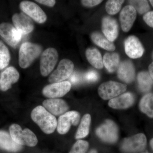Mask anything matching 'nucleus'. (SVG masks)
Here are the masks:
<instances>
[{"label": "nucleus", "mask_w": 153, "mask_h": 153, "mask_svg": "<svg viewBox=\"0 0 153 153\" xmlns=\"http://www.w3.org/2000/svg\"><path fill=\"white\" fill-rule=\"evenodd\" d=\"M31 118L45 133L51 134L57 128V120L55 116L44 107L39 105L33 109Z\"/></svg>", "instance_id": "f257e3e1"}, {"label": "nucleus", "mask_w": 153, "mask_h": 153, "mask_svg": "<svg viewBox=\"0 0 153 153\" xmlns=\"http://www.w3.org/2000/svg\"><path fill=\"white\" fill-rule=\"evenodd\" d=\"M42 48L38 44L25 42L21 46L19 52V65L21 68H28L40 55Z\"/></svg>", "instance_id": "f03ea898"}, {"label": "nucleus", "mask_w": 153, "mask_h": 153, "mask_svg": "<svg viewBox=\"0 0 153 153\" xmlns=\"http://www.w3.org/2000/svg\"><path fill=\"white\" fill-rule=\"evenodd\" d=\"M9 129L12 139L18 144L34 147L38 143L37 137L29 128L23 130L19 125L13 124Z\"/></svg>", "instance_id": "7ed1b4c3"}, {"label": "nucleus", "mask_w": 153, "mask_h": 153, "mask_svg": "<svg viewBox=\"0 0 153 153\" xmlns=\"http://www.w3.org/2000/svg\"><path fill=\"white\" fill-rule=\"evenodd\" d=\"M127 85L114 81L105 82L98 88L99 95L104 100H111L124 93Z\"/></svg>", "instance_id": "20e7f679"}, {"label": "nucleus", "mask_w": 153, "mask_h": 153, "mask_svg": "<svg viewBox=\"0 0 153 153\" xmlns=\"http://www.w3.org/2000/svg\"><path fill=\"white\" fill-rule=\"evenodd\" d=\"M97 135L105 142L113 143L117 140L119 130L114 122L110 120H105L97 129Z\"/></svg>", "instance_id": "39448f33"}, {"label": "nucleus", "mask_w": 153, "mask_h": 153, "mask_svg": "<svg viewBox=\"0 0 153 153\" xmlns=\"http://www.w3.org/2000/svg\"><path fill=\"white\" fill-rule=\"evenodd\" d=\"M74 68V63L71 60L63 59L60 61L56 70L49 76V82L53 83L64 81L71 76Z\"/></svg>", "instance_id": "423d86ee"}, {"label": "nucleus", "mask_w": 153, "mask_h": 153, "mask_svg": "<svg viewBox=\"0 0 153 153\" xmlns=\"http://www.w3.org/2000/svg\"><path fill=\"white\" fill-rule=\"evenodd\" d=\"M58 59V52L55 48H49L43 52L40 60V71L42 76H48L52 72Z\"/></svg>", "instance_id": "0eeeda50"}, {"label": "nucleus", "mask_w": 153, "mask_h": 153, "mask_svg": "<svg viewBox=\"0 0 153 153\" xmlns=\"http://www.w3.org/2000/svg\"><path fill=\"white\" fill-rule=\"evenodd\" d=\"M146 145V137L144 134L139 133L124 140L121 148L126 152L137 153L144 150Z\"/></svg>", "instance_id": "6e6552de"}, {"label": "nucleus", "mask_w": 153, "mask_h": 153, "mask_svg": "<svg viewBox=\"0 0 153 153\" xmlns=\"http://www.w3.org/2000/svg\"><path fill=\"white\" fill-rule=\"evenodd\" d=\"M80 114L76 111H67L60 116L57 121V131L60 134L67 133L71 125L76 126L80 120Z\"/></svg>", "instance_id": "1a4fd4ad"}, {"label": "nucleus", "mask_w": 153, "mask_h": 153, "mask_svg": "<svg viewBox=\"0 0 153 153\" xmlns=\"http://www.w3.org/2000/svg\"><path fill=\"white\" fill-rule=\"evenodd\" d=\"M71 84L68 81L51 83L43 88V95L49 98H58L66 95L71 89Z\"/></svg>", "instance_id": "9d476101"}, {"label": "nucleus", "mask_w": 153, "mask_h": 153, "mask_svg": "<svg viewBox=\"0 0 153 153\" xmlns=\"http://www.w3.org/2000/svg\"><path fill=\"white\" fill-rule=\"evenodd\" d=\"M20 7L24 13L39 24H43L47 21L46 13L36 3L30 1H23L20 3Z\"/></svg>", "instance_id": "9b49d317"}, {"label": "nucleus", "mask_w": 153, "mask_h": 153, "mask_svg": "<svg viewBox=\"0 0 153 153\" xmlns=\"http://www.w3.org/2000/svg\"><path fill=\"white\" fill-rule=\"evenodd\" d=\"M0 35L8 45L13 47L19 44L22 36V33L8 23L0 24Z\"/></svg>", "instance_id": "f8f14e48"}, {"label": "nucleus", "mask_w": 153, "mask_h": 153, "mask_svg": "<svg viewBox=\"0 0 153 153\" xmlns=\"http://www.w3.org/2000/svg\"><path fill=\"white\" fill-rule=\"evenodd\" d=\"M126 55L132 59L140 58L143 55L145 49L141 42L136 36H129L124 42Z\"/></svg>", "instance_id": "ddd939ff"}, {"label": "nucleus", "mask_w": 153, "mask_h": 153, "mask_svg": "<svg viewBox=\"0 0 153 153\" xmlns=\"http://www.w3.org/2000/svg\"><path fill=\"white\" fill-rule=\"evenodd\" d=\"M12 21L15 28L22 35L29 34L34 30L33 20L24 13L14 14L12 17Z\"/></svg>", "instance_id": "4468645a"}, {"label": "nucleus", "mask_w": 153, "mask_h": 153, "mask_svg": "<svg viewBox=\"0 0 153 153\" xmlns=\"http://www.w3.org/2000/svg\"><path fill=\"white\" fill-rule=\"evenodd\" d=\"M43 107L54 116H61L67 112L69 106L65 100L58 98H49L43 102Z\"/></svg>", "instance_id": "2eb2a0df"}, {"label": "nucleus", "mask_w": 153, "mask_h": 153, "mask_svg": "<svg viewBox=\"0 0 153 153\" xmlns=\"http://www.w3.org/2000/svg\"><path fill=\"white\" fill-rule=\"evenodd\" d=\"M102 30L108 40L111 42L114 41L119 34L118 25L116 20L108 16L103 17L102 21Z\"/></svg>", "instance_id": "dca6fc26"}, {"label": "nucleus", "mask_w": 153, "mask_h": 153, "mask_svg": "<svg viewBox=\"0 0 153 153\" xmlns=\"http://www.w3.org/2000/svg\"><path fill=\"white\" fill-rule=\"evenodd\" d=\"M137 18V11L132 6L128 5L124 7L120 15L121 26L124 32L131 30Z\"/></svg>", "instance_id": "f3484780"}, {"label": "nucleus", "mask_w": 153, "mask_h": 153, "mask_svg": "<svg viewBox=\"0 0 153 153\" xmlns=\"http://www.w3.org/2000/svg\"><path fill=\"white\" fill-rule=\"evenodd\" d=\"M20 74L14 67H9L3 71L0 79V88L6 91L12 87V85L19 80Z\"/></svg>", "instance_id": "a211bd4d"}, {"label": "nucleus", "mask_w": 153, "mask_h": 153, "mask_svg": "<svg viewBox=\"0 0 153 153\" xmlns=\"http://www.w3.org/2000/svg\"><path fill=\"white\" fill-rule=\"evenodd\" d=\"M117 76L122 81L126 83H131L134 79L135 69L134 64L130 60L123 61L117 68Z\"/></svg>", "instance_id": "6ab92c4d"}, {"label": "nucleus", "mask_w": 153, "mask_h": 153, "mask_svg": "<svg viewBox=\"0 0 153 153\" xmlns=\"http://www.w3.org/2000/svg\"><path fill=\"white\" fill-rule=\"evenodd\" d=\"M134 102L133 94L131 92H126L110 100L108 105L114 109H124L132 106Z\"/></svg>", "instance_id": "aec40b11"}, {"label": "nucleus", "mask_w": 153, "mask_h": 153, "mask_svg": "<svg viewBox=\"0 0 153 153\" xmlns=\"http://www.w3.org/2000/svg\"><path fill=\"white\" fill-rule=\"evenodd\" d=\"M0 148L11 152H17L22 149V146L15 142L8 133L0 130Z\"/></svg>", "instance_id": "412c9836"}, {"label": "nucleus", "mask_w": 153, "mask_h": 153, "mask_svg": "<svg viewBox=\"0 0 153 153\" xmlns=\"http://www.w3.org/2000/svg\"><path fill=\"white\" fill-rule=\"evenodd\" d=\"M102 61L103 65L110 73L117 70L120 64L119 55L116 52H107L103 56Z\"/></svg>", "instance_id": "4be33fe9"}, {"label": "nucleus", "mask_w": 153, "mask_h": 153, "mask_svg": "<svg viewBox=\"0 0 153 153\" xmlns=\"http://www.w3.org/2000/svg\"><path fill=\"white\" fill-rule=\"evenodd\" d=\"M85 55L88 61L94 67L97 69L103 68L104 65L101 54L97 49L88 48L85 52Z\"/></svg>", "instance_id": "5701e85b"}, {"label": "nucleus", "mask_w": 153, "mask_h": 153, "mask_svg": "<svg viewBox=\"0 0 153 153\" xmlns=\"http://www.w3.org/2000/svg\"><path fill=\"white\" fill-rule=\"evenodd\" d=\"M139 88L141 91L147 92L149 91L153 86V79L148 71H142L137 75Z\"/></svg>", "instance_id": "b1692460"}, {"label": "nucleus", "mask_w": 153, "mask_h": 153, "mask_svg": "<svg viewBox=\"0 0 153 153\" xmlns=\"http://www.w3.org/2000/svg\"><path fill=\"white\" fill-rule=\"evenodd\" d=\"M91 40L94 43L102 49L113 52L115 49L114 44L111 42L103 35L98 32H94L91 36Z\"/></svg>", "instance_id": "393cba45"}, {"label": "nucleus", "mask_w": 153, "mask_h": 153, "mask_svg": "<svg viewBox=\"0 0 153 153\" xmlns=\"http://www.w3.org/2000/svg\"><path fill=\"white\" fill-rule=\"evenodd\" d=\"M139 108L142 112L153 118V93H147L143 96L140 102Z\"/></svg>", "instance_id": "a878e982"}, {"label": "nucleus", "mask_w": 153, "mask_h": 153, "mask_svg": "<svg viewBox=\"0 0 153 153\" xmlns=\"http://www.w3.org/2000/svg\"><path fill=\"white\" fill-rule=\"evenodd\" d=\"M91 122V117L90 114H87L82 117L75 134L76 139H81L87 136L89 134Z\"/></svg>", "instance_id": "bb28decb"}, {"label": "nucleus", "mask_w": 153, "mask_h": 153, "mask_svg": "<svg viewBox=\"0 0 153 153\" xmlns=\"http://www.w3.org/2000/svg\"><path fill=\"white\" fill-rule=\"evenodd\" d=\"M10 55L7 47L0 40V69H3L9 65Z\"/></svg>", "instance_id": "cd10ccee"}, {"label": "nucleus", "mask_w": 153, "mask_h": 153, "mask_svg": "<svg viewBox=\"0 0 153 153\" xmlns=\"http://www.w3.org/2000/svg\"><path fill=\"white\" fill-rule=\"evenodd\" d=\"M130 5L135 9L137 12L143 15L149 12L150 9L149 4L147 1L139 0V1H128Z\"/></svg>", "instance_id": "c85d7f7f"}, {"label": "nucleus", "mask_w": 153, "mask_h": 153, "mask_svg": "<svg viewBox=\"0 0 153 153\" xmlns=\"http://www.w3.org/2000/svg\"><path fill=\"white\" fill-rule=\"evenodd\" d=\"M123 0H109L105 4V10L109 15H114L117 13L121 8L122 5L124 2Z\"/></svg>", "instance_id": "c756f323"}, {"label": "nucleus", "mask_w": 153, "mask_h": 153, "mask_svg": "<svg viewBox=\"0 0 153 153\" xmlns=\"http://www.w3.org/2000/svg\"><path fill=\"white\" fill-rule=\"evenodd\" d=\"M89 147L88 142L79 140L73 145L69 153H85Z\"/></svg>", "instance_id": "7c9ffc66"}, {"label": "nucleus", "mask_w": 153, "mask_h": 153, "mask_svg": "<svg viewBox=\"0 0 153 153\" xmlns=\"http://www.w3.org/2000/svg\"><path fill=\"white\" fill-rule=\"evenodd\" d=\"M85 79L89 82H95L99 78L98 73L94 70L88 71L85 75Z\"/></svg>", "instance_id": "2f4dec72"}, {"label": "nucleus", "mask_w": 153, "mask_h": 153, "mask_svg": "<svg viewBox=\"0 0 153 153\" xmlns=\"http://www.w3.org/2000/svg\"><path fill=\"white\" fill-rule=\"evenodd\" d=\"M143 19L148 26L153 28V11H149L144 14Z\"/></svg>", "instance_id": "473e14b6"}, {"label": "nucleus", "mask_w": 153, "mask_h": 153, "mask_svg": "<svg viewBox=\"0 0 153 153\" xmlns=\"http://www.w3.org/2000/svg\"><path fill=\"white\" fill-rule=\"evenodd\" d=\"M102 2V1L101 0H82L81 1L82 5L87 7H92L98 5Z\"/></svg>", "instance_id": "72a5a7b5"}, {"label": "nucleus", "mask_w": 153, "mask_h": 153, "mask_svg": "<svg viewBox=\"0 0 153 153\" xmlns=\"http://www.w3.org/2000/svg\"><path fill=\"white\" fill-rule=\"evenodd\" d=\"M36 1L49 7H54L56 3L54 0H36Z\"/></svg>", "instance_id": "f704fd0d"}, {"label": "nucleus", "mask_w": 153, "mask_h": 153, "mask_svg": "<svg viewBox=\"0 0 153 153\" xmlns=\"http://www.w3.org/2000/svg\"><path fill=\"white\" fill-rule=\"evenodd\" d=\"M72 75H71L70 76V81L72 83H77L79 81L80 79V77L78 73L74 72L73 74H71Z\"/></svg>", "instance_id": "c9c22d12"}, {"label": "nucleus", "mask_w": 153, "mask_h": 153, "mask_svg": "<svg viewBox=\"0 0 153 153\" xmlns=\"http://www.w3.org/2000/svg\"><path fill=\"white\" fill-rule=\"evenodd\" d=\"M149 72L153 79V62H152L149 66Z\"/></svg>", "instance_id": "e433bc0d"}, {"label": "nucleus", "mask_w": 153, "mask_h": 153, "mask_svg": "<svg viewBox=\"0 0 153 153\" xmlns=\"http://www.w3.org/2000/svg\"><path fill=\"white\" fill-rule=\"evenodd\" d=\"M150 144L151 148H152L153 150V138H152V139L151 140L150 142Z\"/></svg>", "instance_id": "4c0bfd02"}, {"label": "nucleus", "mask_w": 153, "mask_h": 153, "mask_svg": "<svg viewBox=\"0 0 153 153\" xmlns=\"http://www.w3.org/2000/svg\"><path fill=\"white\" fill-rule=\"evenodd\" d=\"M88 153H97V152L95 150H92L91 151Z\"/></svg>", "instance_id": "58836bf2"}, {"label": "nucleus", "mask_w": 153, "mask_h": 153, "mask_svg": "<svg viewBox=\"0 0 153 153\" xmlns=\"http://www.w3.org/2000/svg\"><path fill=\"white\" fill-rule=\"evenodd\" d=\"M149 2L151 3V5L153 7V0H150V1H149Z\"/></svg>", "instance_id": "ea45409f"}, {"label": "nucleus", "mask_w": 153, "mask_h": 153, "mask_svg": "<svg viewBox=\"0 0 153 153\" xmlns=\"http://www.w3.org/2000/svg\"></svg>", "instance_id": "a19ab883"}]
</instances>
